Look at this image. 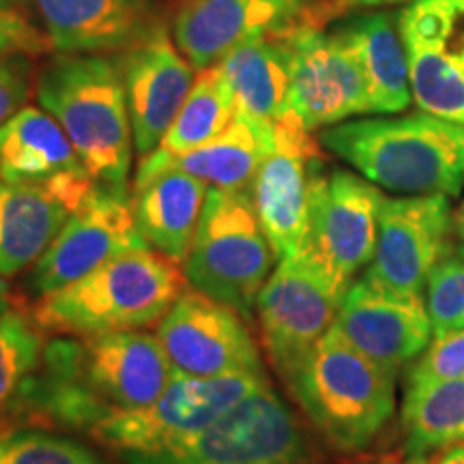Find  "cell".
I'll list each match as a JSON object with an SVG mask.
<instances>
[{
	"mask_svg": "<svg viewBox=\"0 0 464 464\" xmlns=\"http://www.w3.org/2000/svg\"><path fill=\"white\" fill-rule=\"evenodd\" d=\"M172 372L158 335H61L44 346L14 409L91 432L110 417L155 402Z\"/></svg>",
	"mask_w": 464,
	"mask_h": 464,
	"instance_id": "1",
	"label": "cell"
},
{
	"mask_svg": "<svg viewBox=\"0 0 464 464\" xmlns=\"http://www.w3.org/2000/svg\"><path fill=\"white\" fill-rule=\"evenodd\" d=\"M318 142L382 189L454 198L464 188V125L440 116L342 121Z\"/></svg>",
	"mask_w": 464,
	"mask_h": 464,
	"instance_id": "2",
	"label": "cell"
},
{
	"mask_svg": "<svg viewBox=\"0 0 464 464\" xmlns=\"http://www.w3.org/2000/svg\"><path fill=\"white\" fill-rule=\"evenodd\" d=\"M34 91L39 106L65 130L86 172L106 188L130 191L133 136L121 63L56 52L39 69Z\"/></svg>",
	"mask_w": 464,
	"mask_h": 464,
	"instance_id": "3",
	"label": "cell"
},
{
	"mask_svg": "<svg viewBox=\"0 0 464 464\" xmlns=\"http://www.w3.org/2000/svg\"><path fill=\"white\" fill-rule=\"evenodd\" d=\"M183 282L177 263L164 254L131 249L37 299L31 318L42 332L61 335L138 332L166 316Z\"/></svg>",
	"mask_w": 464,
	"mask_h": 464,
	"instance_id": "4",
	"label": "cell"
},
{
	"mask_svg": "<svg viewBox=\"0 0 464 464\" xmlns=\"http://www.w3.org/2000/svg\"><path fill=\"white\" fill-rule=\"evenodd\" d=\"M396 376L370 362L332 327L286 376L314 426L335 448L357 451L392 420Z\"/></svg>",
	"mask_w": 464,
	"mask_h": 464,
	"instance_id": "5",
	"label": "cell"
},
{
	"mask_svg": "<svg viewBox=\"0 0 464 464\" xmlns=\"http://www.w3.org/2000/svg\"><path fill=\"white\" fill-rule=\"evenodd\" d=\"M276 260L252 189L208 188L198 230L183 263L191 288L230 305L249 321Z\"/></svg>",
	"mask_w": 464,
	"mask_h": 464,
	"instance_id": "6",
	"label": "cell"
},
{
	"mask_svg": "<svg viewBox=\"0 0 464 464\" xmlns=\"http://www.w3.org/2000/svg\"><path fill=\"white\" fill-rule=\"evenodd\" d=\"M269 385L265 372L198 379L172 372L161 396L142 409L127 411L97 423L91 434L123 456H161L205 432L232 406L260 387Z\"/></svg>",
	"mask_w": 464,
	"mask_h": 464,
	"instance_id": "7",
	"label": "cell"
},
{
	"mask_svg": "<svg viewBox=\"0 0 464 464\" xmlns=\"http://www.w3.org/2000/svg\"><path fill=\"white\" fill-rule=\"evenodd\" d=\"M385 196L368 179L346 170L314 174L307 228L299 252L342 288L374 258Z\"/></svg>",
	"mask_w": 464,
	"mask_h": 464,
	"instance_id": "8",
	"label": "cell"
},
{
	"mask_svg": "<svg viewBox=\"0 0 464 464\" xmlns=\"http://www.w3.org/2000/svg\"><path fill=\"white\" fill-rule=\"evenodd\" d=\"M344 293L301 252L277 260L256 299V314L266 353L284 379L334 327Z\"/></svg>",
	"mask_w": 464,
	"mask_h": 464,
	"instance_id": "9",
	"label": "cell"
},
{
	"mask_svg": "<svg viewBox=\"0 0 464 464\" xmlns=\"http://www.w3.org/2000/svg\"><path fill=\"white\" fill-rule=\"evenodd\" d=\"M127 464H305V445L288 406L265 385L189 443Z\"/></svg>",
	"mask_w": 464,
	"mask_h": 464,
	"instance_id": "10",
	"label": "cell"
},
{
	"mask_svg": "<svg viewBox=\"0 0 464 464\" xmlns=\"http://www.w3.org/2000/svg\"><path fill=\"white\" fill-rule=\"evenodd\" d=\"M271 37L288 52L290 112L307 131L372 112L362 67L340 37L307 22Z\"/></svg>",
	"mask_w": 464,
	"mask_h": 464,
	"instance_id": "11",
	"label": "cell"
},
{
	"mask_svg": "<svg viewBox=\"0 0 464 464\" xmlns=\"http://www.w3.org/2000/svg\"><path fill=\"white\" fill-rule=\"evenodd\" d=\"M147 247L133 216L130 191L100 185L78 211H73L56 239L26 276L33 297L65 288L97 266L131 249Z\"/></svg>",
	"mask_w": 464,
	"mask_h": 464,
	"instance_id": "12",
	"label": "cell"
},
{
	"mask_svg": "<svg viewBox=\"0 0 464 464\" xmlns=\"http://www.w3.org/2000/svg\"><path fill=\"white\" fill-rule=\"evenodd\" d=\"M158 340L172 370L216 379L265 372L247 318L200 290H188L158 323Z\"/></svg>",
	"mask_w": 464,
	"mask_h": 464,
	"instance_id": "13",
	"label": "cell"
},
{
	"mask_svg": "<svg viewBox=\"0 0 464 464\" xmlns=\"http://www.w3.org/2000/svg\"><path fill=\"white\" fill-rule=\"evenodd\" d=\"M398 28L417 108L464 125V0H413Z\"/></svg>",
	"mask_w": 464,
	"mask_h": 464,
	"instance_id": "14",
	"label": "cell"
},
{
	"mask_svg": "<svg viewBox=\"0 0 464 464\" xmlns=\"http://www.w3.org/2000/svg\"><path fill=\"white\" fill-rule=\"evenodd\" d=\"M451 228L454 216L448 196H385L374 258L363 280L390 293L423 297L432 269L448 256Z\"/></svg>",
	"mask_w": 464,
	"mask_h": 464,
	"instance_id": "15",
	"label": "cell"
},
{
	"mask_svg": "<svg viewBox=\"0 0 464 464\" xmlns=\"http://www.w3.org/2000/svg\"><path fill=\"white\" fill-rule=\"evenodd\" d=\"M323 168L312 131L290 112L276 123V142L252 185L256 216L276 258L295 256L304 243L314 174Z\"/></svg>",
	"mask_w": 464,
	"mask_h": 464,
	"instance_id": "16",
	"label": "cell"
},
{
	"mask_svg": "<svg viewBox=\"0 0 464 464\" xmlns=\"http://www.w3.org/2000/svg\"><path fill=\"white\" fill-rule=\"evenodd\" d=\"M318 0H179L172 39L194 69H207L256 37L307 22Z\"/></svg>",
	"mask_w": 464,
	"mask_h": 464,
	"instance_id": "17",
	"label": "cell"
},
{
	"mask_svg": "<svg viewBox=\"0 0 464 464\" xmlns=\"http://www.w3.org/2000/svg\"><path fill=\"white\" fill-rule=\"evenodd\" d=\"M127 110L138 155L160 147L194 84V67L158 24L121 58Z\"/></svg>",
	"mask_w": 464,
	"mask_h": 464,
	"instance_id": "18",
	"label": "cell"
},
{
	"mask_svg": "<svg viewBox=\"0 0 464 464\" xmlns=\"http://www.w3.org/2000/svg\"><path fill=\"white\" fill-rule=\"evenodd\" d=\"M334 327L392 376L420 357L432 338L426 299L390 293L363 277L346 288Z\"/></svg>",
	"mask_w": 464,
	"mask_h": 464,
	"instance_id": "19",
	"label": "cell"
},
{
	"mask_svg": "<svg viewBox=\"0 0 464 464\" xmlns=\"http://www.w3.org/2000/svg\"><path fill=\"white\" fill-rule=\"evenodd\" d=\"M52 50L95 54L127 50L160 24L155 0H33Z\"/></svg>",
	"mask_w": 464,
	"mask_h": 464,
	"instance_id": "20",
	"label": "cell"
},
{
	"mask_svg": "<svg viewBox=\"0 0 464 464\" xmlns=\"http://www.w3.org/2000/svg\"><path fill=\"white\" fill-rule=\"evenodd\" d=\"M276 142V125L263 127L237 114L211 142L177 158L144 155L133 183L164 170H183L218 189H252L260 164Z\"/></svg>",
	"mask_w": 464,
	"mask_h": 464,
	"instance_id": "21",
	"label": "cell"
},
{
	"mask_svg": "<svg viewBox=\"0 0 464 464\" xmlns=\"http://www.w3.org/2000/svg\"><path fill=\"white\" fill-rule=\"evenodd\" d=\"M207 194L205 181L174 168L133 183V216L142 239L172 263H185Z\"/></svg>",
	"mask_w": 464,
	"mask_h": 464,
	"instance_id": "22",
	"label": "cell"
},
{
	"mask_svg": "<svg viewBox=\"0 0 464 464\" xmlns=\"http://www.w3.org/2000/svg\"><path fill=\"white\" fill-rule=\"evenodd\" d=\"M334 34L357 58L368 84L372 112L396 114L409 108L413 92L398 15H392L390 11L351 15L335 26Z\"/></svg>",
	"mask_w": 464,
	"mask_h": 464,
	"instance_id": "23",
	"label": "cell"
},
{
	"mask_svg": "<svg viewBox=\"0 0 464 464\" xmlns=\"http://www.w3.org/2000/svg\"><path fill=\"white\" fill-rule=\"evenodd\" d=\"M72 213L48 185L0 181V277L37 263Z\"/></svg>",
	"mask_w": 464,
	"mask_h": 464,
	"instance_id": "24",
	"label": "cell"
},
{
	"mask_svg": "<svg viewBox=\"0 0 464 464\" xmlns=\"http://www.w3.org/2000/svg\"><path fill=\"white\" fill-rule=\"evenodd\" d=\"M219 67L243 119L274 127L290 114V63L280 39L243 42L219 61Z\"/></svg>",
	"mask_w": 464,
	"mask_h": 464,
	"instance_id": "25",
	"label": "cell"
},
{
	"mask_svg": "<svg viewBox=\"0 0 464 464\" xmlns=\"http://www.w3.org/2000/svg\"><path fill=\"white\" fill-rule=\"evenodd\" d=\"M80 170L72 140L45 110L24 106L0 127V181L50 183Z\"/></svg>",
	"mask_w": 464,
	"mask_h": 464,
	"instance_id": "26",
	"label": "cell"
},
{
	"mask_svg": "<svg viewBox=\"0 0 464 464\" xmlns=\"http://www.w3.org/2000/svg\"><path fill=\"white\" fill-rule=\"evenodd\" d=\"M404 448L409 458H426L464 440V379L406 385L402 404Z\"/></svg>",
	"mask_w": 464,
	"mask_h": 464,
	"instance_id": "27",
	"label": "cell"
},
{
	"mask_svg": "<svg viewBox=\"0 0 464 464\" xmlns=\"http://www.w3.org/2000/svg\"><path fill=\"white\" fill-rule=\"evenodd\" d=\"M235 97L219 63L200 69L170 130L161 138L160 147L150 153L158 158H177L189 153L218 138L235 121Z\"/></svg>",
	"mask_w": 464,
	"mask_h": 464,
	"instance_id": "28",
	"label": "cell"
},
{
	"mask_svg": "<svg viewBox=\"0 0 464 464\" xmlns=\"http://www.w3.org/2000/svg\"><path fill=\"white\" fill-rule=\"evenodd\" d=\"M42 329L22 312L0 316V417L14 409L22 385L37 370L44 353Z\"/></svg>",
	"mask_w": 464,
	"mask_h": 464,
	"instance_id": "29",
	"label": "cell"
},
{
	"mask_svg": "<svg viewBox=\"0 0 464 464\" xmlns=\"http://www.w3.org/2000/svg\"><path fill=\"white\" fill-rule=\"evenodd\" d=\"M0 464H102L78 440L45 430L0 434Z\"/></svg>",
	"mask_w": 464,
	"mask_h": 464,
	"instance_id": "30",
	"label": "cell"
},
{
	"mask_svg": "<svg viewBox=\"0 0 464 464\" xmlns=\"http://www.w3.org/2000/svg\"><path fill=\"white\" fill-rule=\"evenodd\" d=\"M426 310L432 338L464 332V260L445 256L434 266L426 284Z\"/></svg>",
	"mask_w": 464,
	"mask_h": 464,
	"instance_id": "31",
	"label": "cell"
},
{
	"mask_svg": "<svg viewBox=\"0 0 464 464\" xmlns=\"http://www.w3.org/2000/svg\"><path fill=\"white\" fill-rule=\"evenodd\" d=\"M458 379H464V332L434 335L421 355L411 363L406 385Z\"/></svg>",
	"mask_w": 464,
	"mask_h": 464,
	"instance_id": "32",
	"label": "cell"
},
{
	"mask_svg": "<svg viewBox=\"0 0 464 464\" xmlns=\"http://www.w3.org/2000/svg\"><path fill=\"white\" fill-rule=\"evenodd\" d=\"M34 82L37 78L31 54H0V127L26 106Z\"/></svg>",
	"mask_w": 464,
	"mask_h": 464,
	"instance_id": "33",
	"label": "cell"
},
{
	"mask_svg": "<svg viewBox=\"0 0 464 464\" xmlns=\"http://www.w3.org/2000/svg\"><path fill=\"white\" fill-rule=\"evenodd\" d=\"M48 50H52L48 33L39 31L24 11L0 9V54L22 52V54L39 56Z\"/></svg>",
	"mask_w": 464,
	"mask_h": 464,
	"instance_id": "34",
	"label": "cell"
},
{
	"mask_svg": "<svg viewBox=\"0 0 464 464\" xmlns=\"http://www.w3.org/2000/svg\"><path fill=\"white\" fill-rule=\"evenodd\" d=\"M393 3H404V0H327V3L314 5L307 14V24H316L323 20H329V17L344 15L348 11L357 9H374L382 7V5H393Z\"/></svg>",
	"mask_w": 464,
	"mask_h": 464,
	"instance_id": "35",
	"label": "cell"
},
{
	"mask_svg": "<svg viewBox=\"0 0 464 464\" xmlns=\"http://www.w3.org/2000/svg\"><path fill=\"white\" fill-rule=\"evenodd\" d=\"M14 290H11L9 282L0 277V316H5L14 307Z\"/></svg>",
	"mask_w": 464,
	"mask_h": 464,
	"instance_id": "36",
	"label": "cell"
},
{
	"mask_svg": "<svg viewBox=\"0 0 464 464\" xmlns=\"http://www.w3.org/2000/svg\"><path fill=\"white\" fill-rule=\"evenodd\" d=\"M437 464H464V445L462 448H454L448 451L440 460H437Z\"/></svg>",
	"mask_w": 464,
	"mask_h": 464,
	"instance_id": "37",
	"label": "cell"
},
{
	"mask_svg": "<svg viewBox=\"0 0 464 464\" xmlns=\"http://www.w3.org/2000/svg\"><path fill=\"white\" fill-rule=\"evenodd\" d=\"M33 0H0V9H7V11H24L31 7Z\"/></svg>",
	"mask_w": 464,
	"mask_h": 464,
	"instance_id": "38",
	"label": "cell"
},
{
	"mask_svg": "<svg viewBox=\"0 0 464 464\" xmlns=\"http://www.w3.org/2000/svg\"><path fill=\"white\" fill-rule=\"evenodd\" d=\"M454 232L458 235V239L464 241V200L454 213Z\"/></svg>",
	"mask_w": 464,
	"mask_h": 464,
	"instance_id": "39",
	"label": "cell"
},
{
	"mask_svg": "<svg viewBox=\"0 0 464 464\" xmlns=\"http://www.w3.org/2000/svg\"><path fill=\"white\" fill-rule=\"evenodd\" d=\"M404 464H437V462L428 460V458H411V460L404 462Z\"/></svg>",
	"mask_w": 464,
	"mask_h": 464,
	"instance_id": "40",
	"label": "cell"
},
{
	"mask_svg": "<svg viewBox=\"0 0 464 464\" xmlns=\"http://www.w3.org/2000/svg\"><path fill=\"white\" fill-rule=\"evenodd\" d=\"M456 256H458V258H460V260H464V246H460V247H458V249H456Z\"/></svg>",
	"mask_w": 464,
	"mask_h": 464,
	"instance_id": "41",
	"label": "cell"
}]
</instances>
